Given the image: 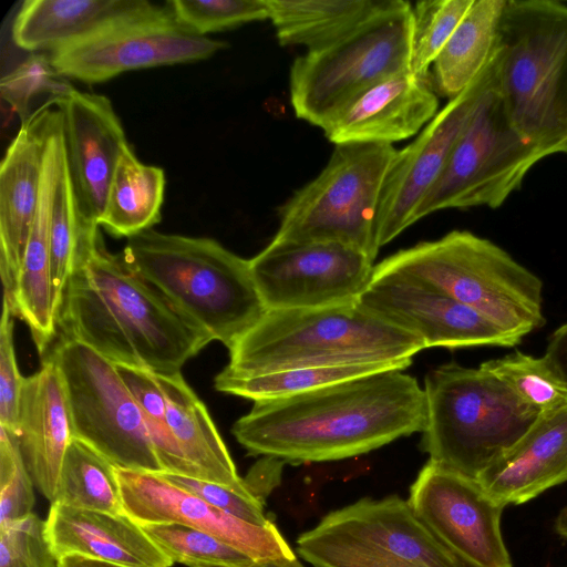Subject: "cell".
I'll list each match as a JSON object with an SVG mask.
<instances>
[{
	"label": "cell",
	"mask_w": 567,
	"mask_h": 567,
	"mask_svg": "<svg viewBox=\"0 0 567 567\" xmlns=\"http://www.w3.org/2000/svg\"><path fill=\"white\" fill-rule=\"evenodd\" d=\"M52 503L125 514L116 466L78 439L71 441L65 452Z\"/></svg>",
	"instance_id": "obj_33"
},
{
	"label": "cell",
	"mask_w": 567,
	"mask_h": 567,
	"mask_svg": "<svg viewBox=\"0 0 567 567\" xmlns=\"http://www.w3.org/2000/svg\"><path fill=\"white\" fill-rule=\"evenodd\" d=\"M412 6L404 0L348 35L295 59L289 73L295 115L321 126L375 83L410 71Z\"/></svg>",
	"instance_id": "obj_9"
},
{
	"label": "cell",
	"mask_w": 567,
	"mask_h": 567,
	"mask_svg": "<svg viewBox=\"0 0 567 567\" xmlns=\"http://www.w3.org/2000/svg\"><path fill=\"white\" fill-rule=\"evenodd\" d=\"M62 339L117 365L175 374L212 339L110 254L99 227L82 226L75 265L58 315Z\"/></svg>",
	"instance_id": "obj_2"
},
{
	"label": "cell",
	"mask_w": 567,
	"mask_h": 567,
	"mask_svg": "<svg viewBox=\"0 0 567 567\" xmlns=\"http://www.w3.org/2000/svg\"><path fill=\"white\" fill-rule=\"evenodd\" d=\"M122 256L178 312L228 349L267 311L249 260L212 238L147 229L127 238Z\"/></svg>",
	"instance_id": "obj_3"
},
{
	"label": "cell",
	"mask_w": 567,
	"mask_h": 567,
	"mask_svg": "<svg viewBox=\"0 0 567 567\" xmlns=\"http://www.w3.org/2000/svg\"><path fill=\"white\" fill-rule=\"evenodd\" d=\"M425 396L403 370L254 402L231 432L249 455L300 464L349 458L422 432Z\"/></svg>",
	"instance_id": "obj_1"
},
{
	"label": "cell",
	"mask_w": 567,
	"mask_h": 567,
	"mask_svg": "<svg viewBox=\"0 0 567 567\" xmlns=\"http://www.w3.org/2000/svg\"><path fill=\"white\" fill-rule=\"evenodd\" d=\"M0 567H56L38 515L0 529Z\"/></svg>",
	"instance_id": "obj_41"
},
{
	"label": "cell",
	"mask_w": 567,
	"mask_h": 567,
	"mask_svg": "<svg viewBox=\"0 0 567 567\" xmlns=\"http://www.w3.org/2000/svg\"><path fill=\"white\" fill-rule=\"evenodd\" d=\"M439 112V97L430 76L404 71L361 92L321 126L328 141L384 143L420 133Z\"/></svg>",
	"instance_id": "obj_21"
},
{
	"label": "cell",
	"mask_w": 567,
	"mask_h": 567,
	"mask_svg": "<svg viewBox=\"0 0 567 567\" xmlns=\"http://www.w3.org/2000/svg\"><path fill=\"white\" fill-rule=\"evenodd\" d=\"M44 536L58 560L79 555L126 567H171L173 561L127 514L51 503Z\"/></svg>",
	"instance_id": "obj_23"
},
{
	"label": "cell",
	"mask_w": 567,
	"mask_h": 567,
	"mask_svg": "<svg viewBox=\"0 0 567 567\" xmlns=\"http://www.w3.org/2000/svg\"><path fill=\"white\" fill-rule=\"evenodd\" d=\"M423 391L422 450L429 461L474 480L542 414L481 365L442 364L426 374Z\"/></svg>",
	"instance_id": "obj_7"
},
{
	"label": "cell",
	"mask_w": 567,
	"mask_h": 567,
	"mask_svg": "<svg viewBox=\"0 0 567 567\" xmlns=\"http://www.w3.org/2000/svg\"><path fill=\"white\" fill-rule=\"evenodd\" d=\"M72 85L60 76L48 53H30L29 56L1 79L2 99L25 121L30 115V104L42 95L58 96Z\"/></svg>",
	"instance_id": "obj_39"
},
{
	"label": "cell",
	"mask_w": 567,
	"mask_h": 567,
	"mask_svg": "<svg viewBox=\"0 0 567 567\" xmlns=\"http://www.w3.org/2000/svg\"><path fill=\"white\" fill-rule=\"evenodd\" d=\"M411 363L412 360H404L299 367L244 377L219 372L214 379V386L219 392L256 402L290 396L375 372L405 370Z\"/></svg>",
	"instance_id": "obj_32"
},
{
	"label": "cell",
	"mask_w": 567,
	"mask_h": 567,
	"mask_svg": "<svg viewBox=\"0 0 567 567\" xmlns=\"http://www.w3.org/2000/svg\"><path fill=\"white\" fill-rule=\"evenodd\" d=\"M498 92L514 128L545 158L567 155V3L506 0Z\"/></svg>",
	"instance_id": "obj_5"
},
{
	"label": "cell",
	"mask_w": 567,
	"mask_h": 567,
	"mask_svg": "<svg viewBox=\"0 0 567 567\" xmlns=\"http://www.w3.org/2000/svg\"><path fill=\"white\" fill-rule=\"evenodd\" d=\"M51 145L53 181L49 220L50 260L53 302L59 315L64 290L75 265L82 224L66 165L58 110L51 131Z\"/></svg>",
	"instance_id": "obj_31"
},
{
	"label": "cell",
	"mask_w": 567,
	"mask_h": 567,
	"mask_svg": "<svg viewBox=\"0 0 567 567\" xmlns=\"http://www.w3.org/2000/svg\"><path fill=\"white\" fill-rule=\"evenodd\" d=\"M159 474L174 485L239 519L255 525L272 523L265 515L264 503L255 497L241 495L228 486L196 477L166 472Z\"/></svg>",
	"instance_id": "obj_42"
},
{
	"label": "cell",
	"mask_w": 567,
	"mask_h": 567,
	"mask_svg": "<svg viewBox=\"0 0 567 567\" xmlns=\"http://www.w3.org/2000/svg\"><path fill=\"white\" fill-rule=\"evenodd\" d=\"M51 101L22 122L0 169V270L10 301L37 214L48 137L55 115Z\"/></svg>",
	"instance_id": "obj_20"
},
{
	"label": "cell",
	"mask_w": 567,
	"mask_h": 567,
	"mask_svg": "<svg viewBox=\"0 0 567 567\" xmlns=\"http://www.w3.org/2000/svg\"><path fill=\"white\" fill-rule=\"evenodd\" d=\"M498 80V41L480 74L398 151L385 178L377 216L379 248L415 223V212L442 173L450 154L485 94Z\"/></svg>",
	"instance_id": "obj_15"
},
{
	"label": "cell",
	"mask_w": 567,
	"mask_h": 567,
	"mask_svg": "<svg viewBox=\"0 0 567 567\" xmlns=\"http://www.w3.org/2000/svg\"><path fill=\"white\" fill-rule=\"evenodd\" d=\"M421 281L478 311L518 343L546 322L543 281L489 239L452 230L383 259L374 276Z\"/></svg>",
	"instance_id": "obj_6"
},
{
	"label": "cell",
	"mask_w": 567,
	"mask_h": 567,
	"mask_svg": "<svg viewBox=\"0 0 567 567\" xmlns=\"http://www.w3.org/2000/svg\"><path fill=\"white\" fill-rule=\"evenodd\" d=\"M358 305L417 337L425 348L518 344L473 308L431 286L400 275H372Z\"/></svg>",
	"instance_id": "obj_17"
},
{
	"label": "cell",
	"mask_w": 567,
	"mask_h": 567,
	"mask_svg": "<svg viewBox=\"0 0 567 567\" xmlns=\"http://www.w3.org/2000/svg\"><path fill=\"white\" fill-rule=\"evenodd\" d=\"M13 312L3 300L0 323V426L17 434L19 400L24 382L13 344Z\"/></svg>",
	"instance_id": "obj_43"
},
{
	"label": "cell",
	"mask_w": 567,
	"mask_h": 567,
	"mask_svg": "<svg viewBox=\"0 0 567 567\" xmlns=\"http://www.w3.org/2000/svg\"><path fill=\"white\" fill-rule=\"evenodd\" d=\"M267 310L351 305L369 286L373 260L336 241H275L249 259Z\"/></svg>",
	"instance_id": "obj_13"
},
{
	"label": "cell",
	"mask_w": 567,
	"mask_h": 567,
	"mask_svg": "<svg viewBox=\"0 0 567 567\" xmlns=\"http://www.w3.org/2000/svg\"><path fill=\"white\" fill-rule=\"evenodd\" d=\"M482 368L502 380L522 401L540 413L567 405V386L545 359L515 351L492 359Z\"/></svg>",
	"instance_id": "obj_36"
},
{
	"label": "cell",
	"mask_w": 567,
	"mask_h": 567,
	"mask_svg": "<svg viewBox=\"0 0 567 567\" xmlns=\"http://www.w3.org/2000/svg\"><path fill=\"white\" fill-rule=\"evenodd\" d=\"M476 481L505 507L567 482V405L542 413L532 429Z\"/></svg>",
	"instance_id": "obj_24"
},
{
	"label": "cell",
	"mask_w": 567,
	"mask_h": 567,
	"mask_svg": "<svg viewBox=\"0 0 567 567\" xmlns=\"http://www.w3.org/2000/svg\"><path fill=\"white\" fill-rule=\"evenodd\" d=\"M155 375L166 399L169 429L184 456L196 470L198 478L254 497L244 478L238 475L206 405L186 383L182 373Z\"/></svg>",
	"instance_id": "obj_27"
},
{
	"label": "cell",
	"mask_w": 567,
	"mask_h": 567,
	"mask_svg": "<svg viewBox=\"0 0 567 567\" xmlns=\"http://www.w3.org/2000/svg\"><path fill=\"white\" fill-rule=\"evenodd\" d=\"M34 487L17 434L0 426V529L33 513Z\"/></svg>",
	"instance_id": "obj_40"
},
{
	"label": "cell",
	"mask_w": 567,
	"mask_h": 567,
	"mask_svg": "<svg viewBox=\"0 0 567 567\" xmlns=\"http://www.w3.org/2000/svg\"><path fill=\"white\" fill-rule=\"evenodd\" d=\"M62 377L78 439L116 467L161 473L140 406L116 365L90 347L61 339L50 355Z\"/></svg>",
	"instance_id": "obj_12"
},
{
	"label": "cell",
	"mask_w": 567,
	"mask_h": 567,
	"mask_svg": "<svg viewBox=\"0 0 567 567\" xmlns=\"http://www.w3.org/2000/svg\"><path fill=\"white\" fill-rule=\"evenodd\" d=\"M398 150L384 143L334 145L323 169L279 208L275 241H336L374 261L377 216Z\"/></svg>",
	"instance_id": "obj_8"
},
{
	"label": "cell",
	"mask_w": 567,
	"mask_h": 567,
	"mask_svg": "<svg viewBox=\"0 0 567 567\" xmlns=\"http://www.w3.org/2000/svg\"><path fill=\"white\" fill-rule=\"evenodd\" d=\"M52 125L47 143L42 187L37 214L17 274L11 299L10 301L6 300L13 315L19 316L29 327L40 353L45 351L58 329V315L53 302L51 280L49 234L53 181Z\"/></svg>",
	"instance_id": "obj_26"
},
{
	"label": "cell",
	"mask_w": 567,
	"mask_h": 567,
	"mask_svg": "<svg viewBox=\"0 0 567 567\" xmlns=\"http://www.w3.org/2000/svg\"><path fill=\"white\" fill-rule=\"evenodd\" d=\"M543 358L567 386V322L550 334Z\"/></svg>",
	"instance_id": "obj_45"
},
{
	"label": "cell",
	"mask_w": 567,
	"mask_h": 567,
	"mask_svg": "<svg viewBox=\"0 0 567 567\" xmlns=\"http://www.w3.org/2000/svg\"><path fill=\"white\" fill-rule=\"evenodd\" d=\"M125 514L140 525L177 523L207 532L256 561L297 556L274 523L255 525L174 485L159 473L116 467Z\"/></svg>",
	"instance_id": "obj_18"
},
{
	"label": "cell",
	"mask_w": 567,
	"mask_h": 567,
	"mask_svg": "<svg viewBox=\"0 0 567 567\" xmlns=\"http://www.w3.org/2000/svg\"><path fill=\"white\" fill-rule=\"evenodd\" d=\"M297 553L313 567H467L399 496L329 513L298 537Z\"/></svg>",
	"instance_id": "obj_10"
},
{
	"label": "cell",
	"mask_w": 567,
	"mask_h": 567,
	"mask_svg": "<svg viewBox=\"0 0 567 567\" xmlns=\"http://www.w3.org/2000/svg\"><path fill=\"white\" fill-rule=\"evenodd\" d=\"M159 8L146 0H25L11 38L30 53H51Z\"/></svg>",
	"instance_id": "obj_25"
},
{
	"label": "cell",
	"mask_w": 567,
	"mask_h": 567,
	"mask_svg": "<svg viewBox=\"0 0 567 567\" xmlns=\"http://www.w3.org/2000/svg\"><path fill=\"white\" fill-rule=\"evenodd\" d=\"M165 4L181 27L203 37L268 19L266 0H171Z\"/></svg>",
	"instance_id": "obj_38"
},
{
	"label": "cell",
	"mask_w": 567,
	"mask_h": 567,
	"mask_svg": "<svg viewBox=\"0 0 567 567\" xmlns=\"http://www.w3.org/2000/svg\"><path fill=\"white\" fill-rule=\"evenodd\" d=\"M50 100L59 112L81 224L100 227L112 176L128 146L124 128L105 95L72 86Z\"/></svg>",
	"instance_id": "obj_19"
},
{
	"label": "cell",
	"mask_w": 567,
	"mask_h": 567,
	"mask_svg": "<svg viewBox=\"0 0 567 567\" xmlns=\"http://www.w3.org/2000/svg\"><path fill=\"white\" fill-rule=\"evenodd\" d=\"M545 156L512 125L497 83L485 94L457 138L436 182L415 212L498 208Z\"/></svg>",
	"instance_id": "obj_11"
},
{
	"label": "cell",
	"mask_w": 567,
	"mask_h": 567,
	"mask_svg": "<svg viewBox=\"0 0 567 567\" xmlns=\"http://www.w3.org/2000/svg\"><path fill=\"white\" fill-rule=\"evenodd\" d=\"M56 567H126L79 555L64 556L56 560Z\"/></svg>",
	"instance_id": "obj_46"
},
{
	"label": "cell",
	"mask_w": 567,
	"mask_h": 567,
	"mask_svg": "<svg viewBox=\"0 0 567 567\" xmlns=\"http://www.w3.org/2000/svg\"><path fill=\"white\" fill-rule=\"evenodd\" d=\"M506 0H474L430 72L437 94L454 99L491 60Z\"/></svg>",
	"instance_id": "obj_29"
},
{
	"label": "cell",
	"mask_w": 567,
	"mask_h": 567,
	"mask_svg": "<svg viewBox=\"0 0 567 567\" xmlns=\"http://www.w3.org/2000/svg\"><path fill=\"white\" fill-rule=\"evenodd\" d=\"M555 530L560 537L567 539V505L560 509L555 519Z\"/></svg>",
	"instance_id": "obj_48"
},
{
	"label": "cell",
	"mask_w": 567,
	"mask_h": 567,
	"mask_svg": "<svg viewBox=\"0 0 567 567\" xmlns=\"http://www.w3.org/2000/svg\"><path fill=\"white\" fill-rule=\"evenodd\" d=\"M281 45L321 49L391 8L396 0H266Z\"/></svg>",
	"instance_id": "obj_28"
},
{
	"label": "cell",
	"mask_w": 567,
	"mask_h": 567,
	"mask_svg": "<svg viewBox=\"0 0 567 567\" xmlns=\"http://www.w3.org/2000/svg\"><path fill=\"white\" fill-rule=\"evenodd\" d=\"M406 501L415 516L467 567H513L501 529L505 506L476 480L429 461Z\"/></svg>",
	"instance_id": "obj_16"
},
{
	"label": "cell",
	"mask_w": 567,
	"mask_h": 567,
	"mask_svg": "<svg viewBox=\"0 0 567 567\" xmlns=\"http://www.w3.org/2000/svg\"><path fill=\"white\" fill-rule=\"evenodd\" d=\"M165 173L142 163L126 146L120 155L99 226L112 236L130 238L161 220Z\"/></svg>",
	"instance_id": "obj_30"
},
{
	"label": "cell",
	"mask_w": 567,
	"mask_h": 567,
	"mask_svg": "<svg viewBox=\"0 0 567 567\" xmlns=\"http://www.w3.org/2000/svg\"><path fill=\"white\" fill-rule=\"evenodd\" d=\"M17 437L35 488L52 503L62 462L73 440L64 383L52 358L24 378Z\"/></svg>",
	"instance_id": "obj_22"
},
{
	"label": "cell",
	"mask_w": 567,
	"mask_h": 567,
	"mask_svg": "<svg viewBox=\"0 0 567 567\" xmlns=\"http://www.w3.org/2000/svg\"><path fill=\"white\" fill-rule=\"evenodd\" d=\"M226 45L181 27L165 4L48 54L60 76L94 84L132 70L206 60Z\"/></svg>",
	"instance_id": "obj_14"
},
{
	"label": "cell",
	"mask_w": 567,
	"mask_h": 567,
	"mask_svg": "<svg viewBox=\"0 0 567 567\" xmlns=\"http://www.w3.org/2000/svg\"><path fill=\"white\" fill-rule=\"evenodd\" d=\"M173 564L188 567H250L256 560L218 537L177 523L141 525Z\"/></svg>",
	"instance_id": "obj_35"
},
{
	"label": "cell",
	"mask_w": 567,
	"mask_h": 567,
	"mask_svg": "<svg viewBox=\"0 0 567 567\" xmlns=\"http://www.w3.org/2000/svg\"><path fill=\"white\" fill-rule=\"evenodd\" d=\"M198 567H219V566H198ZM250 567H303L298 558L284 560L256 561Z\"/></svg>",
	"instance_id": "obj_47"
},
{
	"label": "cell",
	"mask_w": 567,
	"mask_h": 567,
	"mask_svg": "<svg viewBox=\"0 0 567 567\" xmlns=\"http://www.w3.org/2000/svg\"><path fill=\"white\" fill-rule=\"evenodd\" d=\"M285 462L262 456L249 470L244 482L250 494L265 504V498L278 485Z\"/></svg>",
	"instance_id": "obj_44"
},
{
	"label": "cell",
	"mask_w": 567,
	"mask_h": 567,
	"mask_svg": "<svg viewBox=\"0 0 567 567\" xmlns=\"http://www.w3.org/2000/svg\"><path fill=\"white\" fill-rule=\"evenodd\" d=\"M474 0H424L412 7L410 72L430 76V66Z\"/></svg>",
	"instance_id": "obj_37"
},
{
	"label": "cell",
	"mask_w": 567,
	"mask_h": 567,
	"mask_svg": "<svg viewBox=\"0 0 567 567\" xmlns=\"http://www.w3.org/2000/svg\"><path fill=\"white\" fill-rule=\"evenodd\" d=\"M426 349L417 337L355 303L267 310L229 348L228 375L299 368L412 360Z\"/></svg>",
	"instance_id": "obj_4"
},
{
	"label": "cell",
	"mask_w": 567,
	"mask_h": 567,
	"mask_svg": "<svg viewBox=\"0 0 567 567\" xmlns=\"http://www.w3.org/2000/svg\"><path fill=\"white\" fill-rule=\"evenodd\" d=\"M115 365L141 409L163 472L198 478L196 470L184 456L169 429L166 399L155 373L128 365Z\"/></svg>",
	"instance_id": "obj_34"
}]
</instances>
